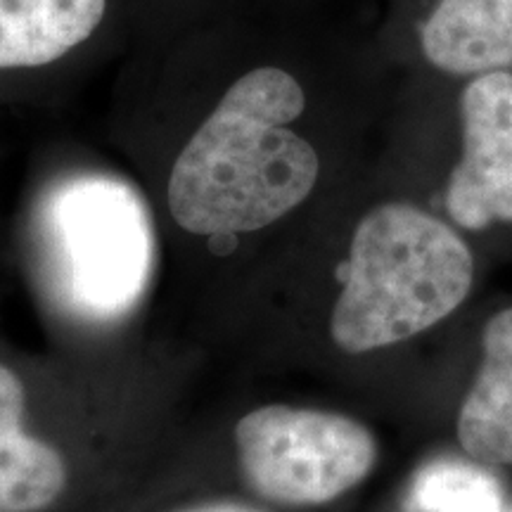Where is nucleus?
Segmentation results:
<instances>
[{
	"instance_id": "9",
	"label": "nucleus",
	"mask_w": 512,
	"mask_h": 512,
	"mask_svg": "<svg viewBox=\"0 0 512 512\" xmlns=\"http://www.w3.org/2000/svg\"><path fill=\"white\" fill-rule=\"evenodd\" d=\"M107 0H0V69L50 64L98 29Z\"/></svg>"
},
{
	"instance_id": "2",
	"label": "nucleus",
	"mask_w": 512,
	"mask_h": 512,
	"mask_svg": "<svg viewBox=\"0 0 512 512\" xmlns=\"http://www.w3.org/2000/svg\"><path fill=\"white\" fill-rule=\"evenodd\" d=\"M477 256L463 230L411 202H382L356 223L328 335L366 356L425 335L463 309Z\"/></svg>"
},
{
	"instance_id": "5",
	"label": "nucleus",
	"mask_w": 512,
	"mask_h": 512,
	"mask_svg": "<svg viewBox=\"0 0 512 512\" xmlns=\"http://www.w3.org/2000/svg\"><path fill=\"white\" fill-rule=\"evenodd\" d=\"M444 207L463 233L512 223V72L472 76L460 93V157Z\"/></svg>"
},
{
	"instance_id": "8",
	"label": "nucleus",
	"mask_w": 512,
	"mask_h": 512,
	"mask_svg": "<svg viewBox=\"0 0 512 512\" xmlns=\"http://www.w3.org/2000/svg\"><path fill=\"white\" fill-rule=\"evenodd\" d=\"M420 46L444 74L510 72L512 0H439L422 24Z\"/></svg>"
},
{
	"instance_id": "6",
	"label": "nucleus",
	"mask_w": 512,
	"mask_h": 512,
	"mask_svg": "<svg viewBox=\"0 0 512 512\" xmlns=\"http://www.w3.org/2000/svg\"><path fill=\"white\" fill-rule=\"evenodd\" d=\"M456 441L479 465L512 467V304L484 323L479 363L456 413Z\"/></svg>"
},
{
	"instance_id": "3",
	"label": "nucleus",
	"mask_w": 512,
	"mask_h": 512,
	"mask_svg": "<svg viewBox=\"0 0 512 512\" xmlns=\"http://www.w3.org/2000/svg\"><path fill=\"white\" fill-rule=\"evenodd\" d=\"M36 259L57 309L110 325L138 309L155 271L150 209L131 183L74 174L53 183L34 216Z\"/></svg>"
},
{
	"instance_id": "10",
	"label": "nucleus",
	"mask_w": 512,
	"mask_h": 512,
	"mask_svg": "<svg viewBox=\"0 0 512 512\" xmlns=\"http://www.w3.org/2000/svg\"><path fill=\"white\" fill-rule=\"evenodd\" d=\"M178 512H266L254 508V505L238 503V501H209L200 505H190V508H183Z\"/></svg>"
},
{
	"instance_id": "7",
	"label": "nucleus",
	"mask_w": 512,
	"mask_h": 512,
	"mask_svg": "<svg viewBox=\"0 0 512 512\" xmlns=\"http://www.w3.org/2000/svg\"><path fill=\"white\" fill-rule=\"evenodd\" d=\"M67 460L29 427V387L0 361V512H43L67 489Z\"/></svg>"
},
{
	"instance_id": "4",
	"label": "nucleus",
	"mask_w": 512,
	"mask_h": 512,
	"mask_svg": "<svg viewBox=\"0 0 512 512\" xmlns=\"http://www.w3.org/2000/svg\"><path fill=\"white\" fill-rule=\"evenodd\" d=\"M235 451L256 496L287 508H316L373 475L380 441L354 415L268 403L238 420Z\"/></svg>"
},
{
	"instance_id": "1",
	"label": "nucleus",
	"mask_w": 512,
	"mask_h": 512,
	"mask_svg": "<svg viewBox=\"0 0 512 512\" xmlns=\"http://www.w3.org/2000/svg\"><path fill=\"white\" fill-rule=\"evenodd\" d=\"M306 110L302 83L278 67L228 88L178 155L166 188L174 221L200 238L256 233L309 200L316 147L290 124Z\"/></svg>"
}]
</instances>
